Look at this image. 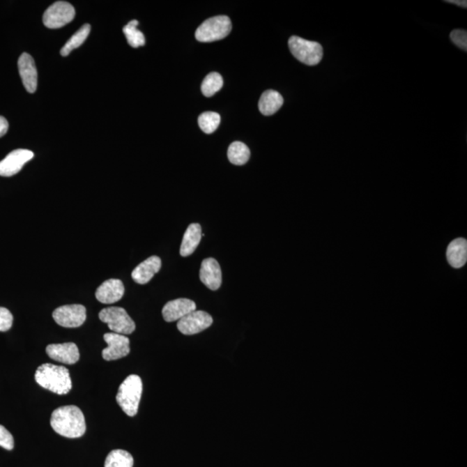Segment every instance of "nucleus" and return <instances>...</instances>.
Returning a JSON list of instances; mask_svg holds the SVG:
<instances>
[{
    "label": "nucleus",
    "mask_w": 467,
    "mask_h": 467,
    "mask_svg": "<svg viewBox=\"0 0 467 467\" xmlns=\"http://www.w3.org/2000/svg\"><path fill=\"white\" fill-rule=\"evenodd\" d=\"M50 425L56 433L63 437L79 438L86 432L84 413L77 406H63L54 411Z\"/></svg>",
    "instance_id": "1"
},
{
    "label": "nucleus",
    "mask_w": 467,
    "mask_h": 467,
    "mask_svg": "<svg viewBox=\"0 0 467 467\" xmlns=\"http://www.w3.org/2000/svg\"><path fill=\"white\" fill-rule=\"evenodd\" d=\"M35 380L44 389L57 395H66L72 389L70 371L64 366L42 365L36 372Z\"/></svg>",
    "instance_id": "2"
},
{
    "label": "nucleus",
    "mask_w": 467,
    "mask_h": 467,
    "mask_svg": "<svg viewBox=\"0 0 467 467\" xmlns=\"http://www.w3.org/2000/svg\"><path fill=\"white\" fill-rule=\"evenodd\" d=\"M142 391V380L137 375L128 376L118 388L117 404L122 411L131 418L137 415Z\"/></svg>",
    "instance_id": "3"
},
{
    "label": "nucleus",
    "mask_w": 467,
    "mask_h": 467,
    "mask_svg": "<svg viewBox=\"0 0 467 467\" xmlns=\"http://www.w3.org/2000/svg\"><path fill=\"white\" fill-rule=\"evenodd\" d=\"M232 24L227 16H217L204 21L197 29L195 37L197 41L210 43L225 38L231 33Z\"/></svg>",
    "instance_id": "4"
},
{
    "label": "nucleus",
    "mask_w": 467,
    "mask_h": 467,
    "mask_svg": "<svg viewBox=\"0 0 467 467\" xmlns=\"http://www.w3.org/2000/svg\"><path fill=\"white\" fill-rule=\"evenodd\" d=\"M289 46L293 56L307 66H317L322 60L323 48L317 42L293 36L289 38Z\"/></svg>",
    "instance_id": "5"
},
{
    "label": "nucleus",
    "mask_w": 467,
    "mask_h": 467,
    "mask_svg": "<svg viewBox=\"0 0 467 467\" xmlns=\"http://www.w3.org/2000/svg\"><path fill=\"white\" fill-rule=\"evenodd\" d=\"M99 319L114 333L129 335L135 332V323L127 311L121 307H107L100 312Z\"/></svg>",
    "instance_id": "6"
},
{
    "label": "nucleus",
    "mask_w": 467,
    "mask_h": 467,
    "mask_svg": "<svg viewBox=\"0 0 467 467\" xmlns=\"http://www.w3.org/2000/svg\"><path fill=\"white\" fill-rule=\"evenodd\" d=\"M75 10L73 6L66 1L54 3L45 10L43 21L46 27L59 29L74 20Z\"/></svg>",
    "instance_id": "7"
},
{
    "label": "nucleus",
    "mask_w": 467,
    "mask_h": 467,
    "mask_svg": "<svg viewBox=\"0 0 467 467\" xmlns=\"http://www.w3.org/2000/svg\"><path fill=\"white\" fill-rule=\"evenodd\" d=\"M86 318V308L82 305H63L53 312V319L56 324L66 328H77L84 325Z\"/></svg>",
    "instance_id": "8"
},
{
    "label": "nucleus",
    "mask_w": 467,
    "mask_h": 467,
    "mask_svg": "<svg viewBox=\"0 0 467 467\" xmlns=\"http://www.w3.org/2000/svg\"><path fill=\"white\" fill-rule=\"evenodd\" d=\"M213 324V319L206 312L194 311L179 319L178 329L185 335H195L209 328Z\"/></svg>",
    "instance_id": "9"
},
{
    "label": "nucleus",
    "mask_w": 467,
    "mask_h": 467,
    "mask_svg": "<svg viewBox=\"0 0 467 467\" xmlns=\"http://www.w3.org/2000/svg\"><path fill=\"white\" fill-rule=\"evenodd\" d=\"M107 347L102 351V358L106 361L118 360L130 353V340L121 334L110 332L104 335Z\"/></svg>",
    "instance_id": "10"
},
{
    "label": "nucleus",
    "mask_w": 467,
    "mask_h": 467,
    "mask_svg": "<svg viewBox=\"0 0 467 467\" xmlns=\"http://www.w3.org/2000/svg\"><path fill=\"white\" fill-rule=\"evenodd\" d=\"M34 153L30 150L17 149L10 153L5 159L0 161V176L12 177L19 174L24 165L33 159Z\"/></svg>",
    "instance_id": "11"
},
{
    "label": "nucleus",
    "mask_w": 467,
    "mask_h": 467,
    "mask_svg": "<svg viewBox=\"0 0 467 467\" xmlns=\"http://www.w3.org/2000/svg\"><path fill=\"white\" fill-rule=\"evenodd\" d=\"M46 352L53 360L66 365H74L80 358V352L74 343L49 344L46 348Z\"/></svg>",
    "instance_id": "12"
},
{
    "label": "nucleus",
    "mask_w": 467,
    "mask_h": 467,
    "mask_svg": "<svg viewBox=\"0 0 467 467\" xmlns=\"http://www.w3.org/2000/svg\"><path fill=\"white\" fill-rule=\"evenodd\" d=\"M17 66L25 89L29 93H35L38 88V70L34 59L24 52L20 56Z\"/></svg>",
    "instance_id": "13"
},
{
    "label": "nucleus",
    "mask_w": 467,
    "mask_h": 467,
    "mask_svg": "<svg viewBox=\"0 0 467 467\" xmlns=\"http://www.w3.org/2000/svg\"><path fill=\"white\" fill-rule=\"evenodd\" d=\"M197 305L194 301L185 298L169 301L163 308V318L167 322L177 321L195 311Z\"/></svg>",
    "instance_id": "14"
},
{
    "label": "nucleus",
    "mask_w": 467,
    "mask_h": 467,
    "mask_svg": "<svg viewBox=\"0 0 467 467\" xmlns=\"http://www.w3.org/2000/svg\"><path fill=\"white\" fill-rule=\"evenodd\" d=\"M125 287L121 280L110 279L103 282L96 290L97 300L103 304H114L122 299Z\"/></svg>",
    "instance_id": "15"
},
{
    "label": "nucleus",
    "mask_w": 467,
    "mask_h": 467,
    "mask_svg": "<svg viewBox=\"0 0 467 467\" xmlns=\"http://www.w3.org/2000/svg\"><path fill=\"white\" fill-rule=\"evenodd\" d=\"M200 280L208 289L217 290L222 285V270L218 261L214 258H207L201 264Z\"/></svg>",
    "instance_id": "16"
},
{
    "label": "nucleus",
    "mask_w": 467,
    "mask_h": 467,
    "mask_svg": "<svg viewBox=\"0 0 467 467\" xmlns=\"http://www.w3.org/2000/svg\"><path fill=\"white\" fill-rule=\"evenodd\" d=\"M161 265L162 262L159 257H151L135 268L132 273V278L140 285L148 283L160 270Z\"/></svg>",
    "instance_id": "17"
},
{
    "label": "nucleus",
    "mask_w": 467,
    "mask_h": 467,
    "mask_svg": "<svg viewBox=\"0 0 467 467\" xmlns=\"http://www.w3.org/2000/svg\"><path fill=\"white\" fill-rule=\"evenodd\" d=\"M202 238V228L199 224H192L189 225L183 237L181 254L182 257H187L195 252L197 246L199 245Z\"/></svg>",
    "instance_id": "18"
},
{
    "label": "nucleus",
    "mask_w": 467,
    "mask_h": 467,
    "mask_svg": "<svg viewBox=\"0 0 467 467\" xmlns=\"http://www.w3.org/2000/svg\"><path fill=\"white\" fill-rule=\"evenodd\" d=\"M449 264L454 268L464 267L467 261V243L463 238L456 239L449 244L447 251Z\"/></svg>",
    "instance_id": "19"
},
{
    "label": "nucleus",
    "mask_w": 467,
    "mask_h": 467,
    "mask_svg": "<svg viewBox=\"0 0 467 467\" xmlns=\"http://www.w3.org/2000/svg\"><path fill=\"white\" fill-rule=\"evenodd\" d=\"M284 103L282 95L277 91H267L262 93L259 100V110L266 116H270L280 110Z\"/></svg>",
    "instance_id": "20"
},
{
    "label": "nucleus",
    "mask_w": 467,
    "mask_h": 467,
    "mask_svg": "<svg viewBox=\"0 0 467 467\" xmlns=\"http://www.w3.org/2000/svg\"><path fill=\"white\" fill-rule=\"evenodd\" d=\"M228 158L233 164H245L250 160V148L243 142H233L229 147Z\"/></svg>",
    "instance_id": "21"
},
{
    "label": "nucleus",
    "mask_w": 467,
    "mask_h": 467,
    "mask_svg": "<svg viewBox=\"0 0 467 467\" xmlns=\"http://www.w3.org/2000/svg\"><path fill=\"white\" fill-rule=\"evenodd\" d=\"M134 458L130 452L116 449L109 452L105 461V467H132Z\"/></svg>",
    "instance_id": "22"
},
{
    "label": "nucleus",
    "mask_w": 467,
    "mask_h": 467,
    "mask_svg": "<svg viewBox=\"0 0 467 467\" xmlns=\"http://www.w3.org/2000/svg\"><path fill=\"white\" fill-rule=\"evenodd\" d=\"M91 26L89 24H85L77 33L72 36L70 40L68 41L61 49V55L63 56H69L72 50L77 49L86 41V39L91 33Z\"/></svg>",
    "instance_id": "23"
},
{
    "label": "nucleus",
    "mask_w": 467,
    "mask_h": 467,
    "mask_svg": "<svg viewBox=\"0 0 467 467\" xmlns=\"http://www.w3.org/2000/svg\"><path fill=\"white\" fill-rule=\"evenodd\" d=\"M139 21L132 20L123 28V32L129 45L132 48L144 46L146 44L145 36L138 30Z\"/></svg>",
    "instance_id": "24"
},
{
    "label": "nucleus",
    "mask_w": 467,
    "mask_h": 467,
    "mask_svg": "<svg viewBox=\"0 0 467 467\" xmlns=\"http://www.w3.org/2000/svg\"><path fill=\"white\" fill-rule=\"evenodd\" d=\"M222 85H224V79L222 75L217 72H212L204 78L202 86H201V91L204 95L210 97L220 91Z\"/></svg>",
    "instance_id": "25"
},
{
    "label": "nucleus",
    "mask_w": 467,
    "mask_h": 467,
    "mask_svg": "<svg viewBox=\"0 0 467 467\" xmlns=\"http://www.w3.org/2000/svg\"><path fill=\"white\" fill-rule=\"evenodd\" d=\"M220 122V114L215 112L203 113L199 117V127L207 135H210L217 130Z\"/></svg>",
    "instance_id": "26"
},
{
    "label": "nucleus",
    "mask_w": 467,
    "mask_h": 467,
    "mask_svg": "<svg viewBox=\"0 0 467 467\" xmlns=\"http://www.w3.org/2000/svg\"><path fill=\"white\" fill-rule=\"evenodd\" d=\"M13 316L8 309L0 307V332H7L12 328Z\"/></svg>",
    "instance_id": "27"
},
{
    "label": "nucleus",
    "mask_w": 467,
    "mask_h": 467,
    "mask_svg": "<svg viewBox=\"0 0 467 467\" xmlns=\"http://www.w3.org/2000/svg\"><path fill=\"white\" fill-rule=\"evenodd\" d=\"M450 38L459 48L467 50V32L464 30H454L451 32Z\"/></svg>",
    "instance_id": "28"
},
{
    "label": "nucleus",
    "mask_w": 467,
    "mask_h": 467,
    "mask_svg": "<svg viewBox=\"0 0 467 467\" xmlns=\"http://www.w3.org/2000/svg\"><path fill=\"white\" fill-rule=\"evenodd\" d=\"M0 447L6 449V450H13L14 447V439L12 434L2 425H0Z\"/></svg>",
    "instance_id": "29"
},
{
    "label": "nucleus",
    "mask_w": 467,
    "mask_h": 467,
    "mask_svg": "<svg viewBox=\"0 0 467 467\" xmlns=\"http://www.w3.org/2000/svg\"><path fill=\"white\" fill-rule=\"evenodd\" d=\"M8 121H7L5 117L0 116V138L6 135L7 131H8Z\"/></svg>",
    "instance_id": "30"
},
{
    "label": "nucleus",
    "mask_w": 467,
    "mask_h": 467,
    "mask_svg": "<svg viewBox=\"0 0 467 467\" xmlns=\"http://www.w3.org/2000/svg\"><path fill=\"white\" fill-rule=\"evenodd\" d=\"M451 3H454V5H457L459 6L464 7V8H466L467 7V2L464 1V0H461V1H457V0H451V1H445Z\"/></svg>",
    "instance_id": "31"
}]
</instances>
